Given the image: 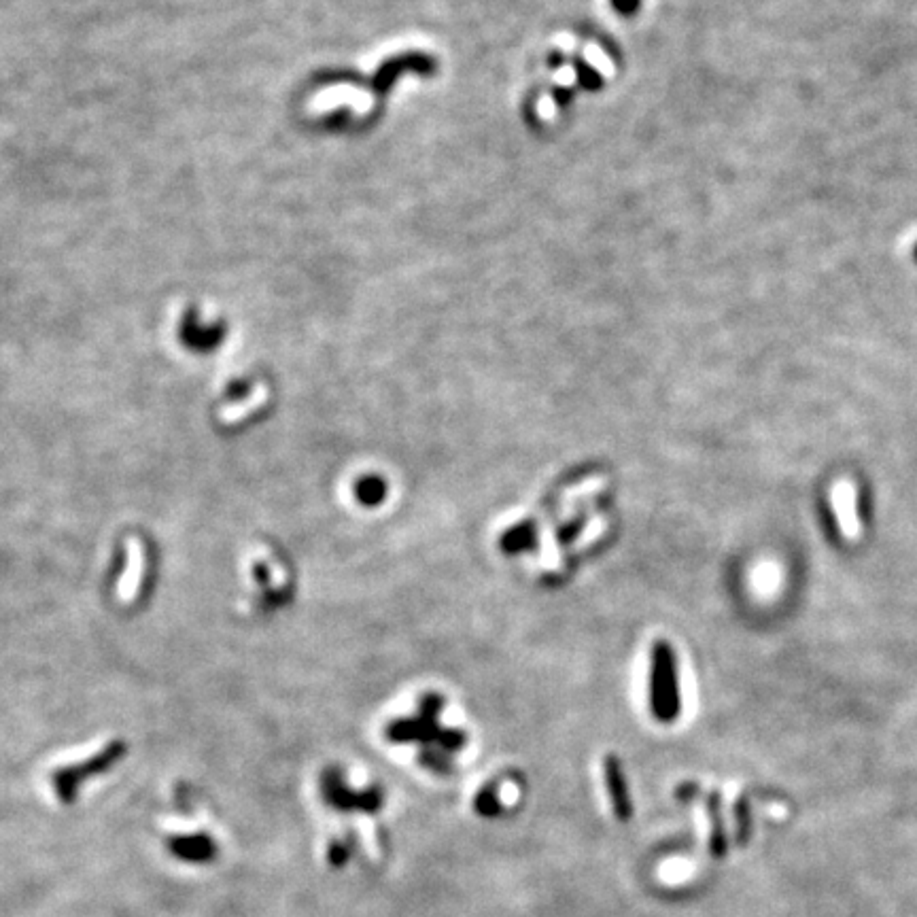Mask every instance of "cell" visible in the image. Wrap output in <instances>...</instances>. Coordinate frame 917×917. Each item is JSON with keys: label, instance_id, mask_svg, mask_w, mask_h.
<instances>
[{"label": "cell", "instance_id": "30bf717a", "mask_svg": "<svg viewBox=\"0 0 917 917\" xmlns=\"http://www.w3.org/2000/svg\"><path fill=\"white\" fill-rule=\"evenodd\" d=\"M474 809L480 813V816L484 818H495L499 816V811H501V803H499V797H497V792L493 786L489 788H484L478 792V797L474 799Z\"/></svg>", "mask_w": 917, "mask_h": 917}, {"label": "cell", "instance_id": "52a82bcc", "mask_svg": "<svg viewBox=\"0 0 917 917\" xmlns=\"http://www.w3.org/2000/svg\"><path fill=\"white\" fill-rule=\"evenodd\" d=\"M707 813H709V824H712L709 852H712V856L716 858H722L726 854V837H724V826H722V816H720V794L718 792L709 794Z\"/></svg>", "mask_w": 917, "mask_h": 917}, {"label": "cell", "instance_id": "6da1fadb", "mask_svg": "<svg viewBox=\"0 0 917 917\" xmlns=\"http://www.w3.org/2000/svg\"><path fill=\"white\" fill-rule=\"evenodd\" d=\"M444 701L440 695L429 692L421 699V709L417 718H404L395 720L387 726V739L395 743H408V741H421L423 746L429 743H438L440 750L455 752L461 750L465 743V735L457 729H440L438 712L442 709Z\"/></svg>", "mask_w": 917, "mask_h": 917}, {"label": "cell", "instance_id": "3957f363", "mask_svg": "<svg viewBox=\"0 0 917 917\" xmlns=\"http://www.w3.org/2000/svg\"><path fill=\"white\" fill-rule=\"evenodd\" d=\"M124 756H126V743L124 741H113V743H109L105 750H100L92 758L83 760V763L58 769L54 773V777H51L58 799L64 805H73L83 782H88L90 777H94V775L107 773Z\"/></svg>", "mask_w": 917, "mask_h": 917}, {"label": "cell", "instance_id": "7a4b0ae2", "mask_svg": "<svg viewBox=\"0 0 917 917\" xmlns=\"http://www.w3.org/2000/svg\"><path fill=\"white\" fill-rule=\"evenodd\" d=\"M650 707L659 722H673L682 709L676 654L667 642H656L652 650Z\"/></svg>", "mask_w": 917, "mask_h": 917}, {"label": "cell", "instance_id": "ba28073f", "mask_svg": "<svg viewBox=\"0 0 917 917\" xmlns=\"http://www.w3.org/2000/svg\"><path fill=\"white\" fill-rule=\"evenodd\" d=\"M355 497L363 506H378L387 497V484L378 476H366L355 484Z\"/></svg>", "mask_w": 917, "mask_h": 917}, {"label": "cell", "instance_id": "5b68a950", "mask_svg": "<svg viewBox=\"0 0 917 917\" xmlns=\"http://www.w3.org/2000/svg\"><path fill=\"white\" fill-rule=\"evenodd\" d=\"M603 780L605 788H608L610 794V803L616 813V818L620 822H629L633 818V803H631V792L625 780V773H622L620 760L616 756H605L603 760Z\"/></svg>", "mask_w": 917, "mask_h": 917}, {"label": "cell", "instance_id": "4fadbf2b", "mask_svg": "<svg viewBox=\"0 0 917 917\" xmlns=\"http://www.w3.org/2000/svg\"><path fill=\"white\" fill-rule=\"evenodd\" d=\"M580 529H582V518H580V521H574V523H569V525L561 527V531H559V540H561V542H569L572 538H576V535L580 533Z\"/></svg>", "mask_w": 917, "mask_h": 917}, {"label": "cell", "instance_id": "7c38bea8", "mask_svg": "<svg viewBox=\"0 0 917 917\" xmlns=\"http://www.w3.org/2000/svg\"><path fill=\"white\" fill-rule=\"evenodd\" d=\"M349 856H351V852H349V847H346L344 843H334L330 854H327V858H330V862L334 864L336 869L344 867L346 860H349Z\"/></svg>", "mask_w": 917, "mask_h": 917}, {"label": "cell", "instance_id": "8fae6325", "mask_svg": "<svg viewBox=\"0 0 917 917\" xmlns=\"http://www.w3.org/2000/svg\"><path fill=\"white\" fill-rule=\"evenodd\" d=\"M421 763H423V767L440 771V773L451 771V767H448V758L444 756V750H440V748L438 750L425 748L423 754H421Z\"/></svg>", "mask_w": 917, "mask_h": 917}, {"label": "cell", "instance_id": "8992f818", "mask_svg": "<svg viewBox=\"0 0 917 917\" xmlns=\"http://www.w3.org/2000/svg\"><path fill=\"white\" fill-rule=\"evenodd\" d=\"M168 852L183 862L206 864L217 858V843L206 833L177 835L168 839Z\"/></svg>", "mask_w": 917, "mask_h": 917}, {"label": "cell", "instance_id": "277c9868", "mask_svg": "<svg viewBox=\"0 0 917 917\" xmlns=\"http://www.w3.org/2000/svg\"><path fill=\"white\" fill-rule=\"evenodd\" d=\"M321 794L327 805L338 811H363L376 813L383 807V792L370 788L366 792H355L342 782V775L336 769H327L321 775Z\"/></svg>", "mask_w": 917, "mask_h": 917}, {"label": "cell", "instance_id": "9c48e42d", "mask_svg": "<svg viewBox=\"0 0 917 917\" xmlns=\"http://www.w3.org/2000/svg\"><path fill=\"white\" fill-rule=\"evenodd\" d=\"M533 544H535V527L531 523L529 525L523 523V525L510 529L504 533V538H501V550L510 552V555L533 548Z\"/></svg>", "mask_w": 917, "mask_h": 917}]
</instances>
